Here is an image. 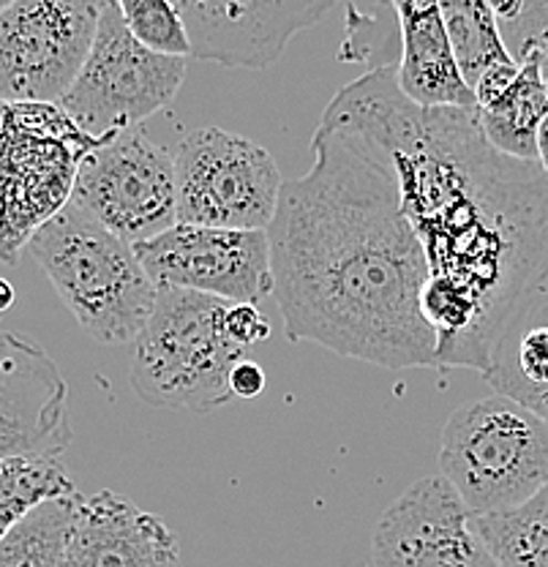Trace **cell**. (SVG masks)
Segmentation results:
<instances>
[{"mask_svg":"<svg viewBox=\"0 0 548 567\" xmlns=\"http://www.w3.org/2000/svg\"><path fill=\"white\" fill-rule=\"evenodd\" d=\"M104 0H14L0 11V102L61 104L91 55Z\"/></svg>","mask_w":548,"mask_h":567,"instance_id":"9c48e42d","label":"cell"},{"mask_svg":"<svg viewBox=\"0 0 548 567\" xmlns=\"http://www.w3.org/2000/svg\"><path fill=\"white\" fill-rule=\"evenodd\" d=\"M322 117L358 128L385 153L428 281L475 306L488 371L499 330L548 274L546 169L499 153L475 110L410 102L396 63L341 87Z\"/></svg>","mask_w":548,"mask_h":567,"instance_id":"7a4b0ae2","label":"cell"},{"mask_svg":"<svg viewBox=\"0 0 548 567\" xmlns=\"http://www.w3.org/2000/svg\"><path fill=\"white\" fill-rule=\"evenodd\" d=\"M311 151L314 167L285 181L268 227L287 339L387 371L437 369V333L421 311L428 262L391 162L330 117Z\"/></svg>","mask_w":548,"mask_h":567,"instance_id":"6da1fadb","label":"cell"},{"mask_svg":"<svg viewBox=\"0 0 548 567\" xmlns=\"http://www.w3.org/2000/svg\"><path fill=\"white\" fill-rule=\"evenodd\" d=\"M117 9L123 25L132 31L147 50L162 55L192 58V39H188L183 17L173 0H107Z\"/></svg>","mask_w":548,"mask_h":567,"instance_id":"603a6c76","label":"cell"},{"mask_svg":"<svg viewBox=\"0 0 548 567\" xmlns=\"http://www.w3.org/2000/svg\"><path fill=\"white\" fill-rule=\"evenodd\" d=\"M396 14L402 55L396 71L404 96L417 106L477 110L475 91L464 80L447 35L440 0H387Z\"/></svg>","mask_w":548,"mask_h":567,"instance_id":"2e32d148","label":"cell"},{"mask_svg":"<svg viewBox=\"0 0 548 567\" xmlns=\"http://www.w3.org/2000/svg\"><path fill=\"white\" fill-rule=\"evenodd\" d=\"M72 440L69 385L55 360L0 330V461L61 458Z\"/></svg>","mask_w":548,"mask_h":567,"instance_id":"5bb4252c","label":"cell"},{"mask_svg":"<svg viewBox=\"0 0 548 567\" xmlns=\"http://www.w3.org/2000/svg\"><path fill=\"white\" fill-rule=\"evenodd\" d=\"M11 3H14V0H0V11H3L6 6H11Z\"/></svg>","mask_w":548,"mask_h":567,"instance_id":"1f68e13d","label":"cell"},{"mask_svg":"<svg viewBox=\"0 0 548 567\" xmlns=\"http://www.w3.org/2000/svg\"><path fill=\"white\" fill-rule=\"evenodd\" d=\"M483 380L548 421V274L499 330Z\"/></svg>","mask_w":548,"mask_h":567,"instance_id":"e0dca14e","label":"cell"},{"mask_svg":"<svg viewBox=\"0 0 548 567\" xmlns=\"http://www.w3.org/2000/svg\"><path fill=\"white\" fill-rule=\"evenodd\" d=\"M80 492L55 496L33 507L0 540V567H66L69 535Z\"/></svg>","mask_w":548,"mask_h":567,"instance_id":"d6986e66","label":"cell"},{"mask_svg":"<svg viewBox=\"0 0 548 567\" xmlns=\"http://www.w3.org/2000/svg\"><path fill=\"white\" fill-rule=\"evenodd\" d=\"M533 55L538 58V63H540V74H544L546 91H548V55H544V52H533Z\"/></svg>","mask_w":548,"mask_h":567,"instance_id":"4dcf8cb0","label":"cell"},{"mask_svg":"<svg viewBox=\"0 0 548 567\" xmlns=\"http://www.w3.org/2000/svg\"><path fill=\"white\" fill-rule=\"evenodd\" d=\"M486 3L488 9L494 11V17L499 20V28L516 22L524 11V0H486Z\"/></svg>","mask_w":548,"mask_h":567,"instance_id":"83f0119b","label":"cell"},{"mask_svg":"<svg viewBox=\"0 0 548 567\" xmlns=\"http://www.w3.org/2000/svg\"><path fill=\"white\" fill-rule=\"evenodd\" d=\"M229 385H232L235 399H257L265 385H268V380H265V371L259 369L255 360H240L235 365Z\"/></svg>","mask_w":548,"mask_h":567,"instance_id":"4316f807","label":"cell"},{"mask_svg":"<svg viewBox=\"0 0 548 567\" xmlns=\"http://www.w3.org/2000/svg\"><path fill=\"white\" fill-rule=\"evenodd\" d=\"M188 58L147 50L104 0L91 55L61 106L91 137L107 140L139 126L178 96Z\"/></svg>","mask_w":548,"mask_h":567,"instance_id":"52a82bcc","label":"cell"},{"mask_svg":"<svg viewBox=\"0 0 548 567\" xmlns=\"http://www.w3.org/2000/svg\"><path fill=\"white\" fill-rule=\"evenodd\" d=\"M192 58L224 69H268L298 33L314 28L339 0H173Z\"/></svg>","mask_w":548,"mask_h":567,"instance_id":"4fadbf2b","label":"cell"},{"mask_svg":"<svg viewBox=\"0 0 548 567\" xmlns=\"http://www.w3.org/2000/svg\"><path fill=\"white\" fill-rule=\"evenodd\" d=\"M14 298H17L14 287H11L6 279H0V311L11 309V306H14Z\"/></svg>","mask_w":548,"mask_h":567,"instance_id":"f546056e","label":"cell"},{"mask_svg":"<svg viewBox=\"0 0 548 567\" xmlns=\"http://www.w3.org/2000/svg\"><path fill=\"white\" fill-rule=\"evenodd\" d=\"M518 71H521V63L518 61H510V63H499V66H492L486 71V74L477 80L475 85V99H477V106H486L492 102H497L499 96H503L505 91L516 82Z\"/></svg>","mask_w":548,"mask_h":567,"instance_id":"484cf974","label":"cell"},{"mask_svg":"<svg viewBox=\"0 0 548 567\" xmlns=\"http://www.w3.org/2000/svg\"><path fill=\"white\" fill-rule=\"evenodd\" d=\"M66 567H180V548L164 518L99 492L76 502Z\"/></svg>","mask_w":548,"mask_h":567,"instance_id":"9a60e30c","label":"cell"},{"mask_svg":"<svg viewBox=\"0 0 548 567\" xmlns=\"http://www.w3.org/2000/svg\"><path fill=\"white\" fill-rule=\"evenodd\" d=\"M503 39L518 63L533 52L548 55V0H524L521 17L503 25Z\"/></svg>","mask_w":548,"mask_h":567,"instance_id":"cb8c5ba5","label":"cell"},{"mask_svg":"<svg viewBox=\"0 0 548 567\" xmlns=\"http://www.w3.org/2000/svg\"><path fill=\"white\" fill-rule=\"evenodd\" d=\"M374 567H503L445 477H421L371 535Z\"/></svg>","mask_w":548,"mask_h":567,"instance_id":"7c38bea8","label":"cell"},{"mask_svg":"<svg viewBox=\"0 0 548 567\" xmlns=\"http://www.w3.org/2000/svg\"><path fill=\"white\" fill-rule=\"evenodd\" d=\"M158 287L192 289L229 303H259L273 295V259L265 229L175 224L134 246Z\"/></svg>","mask_w":548,"mask_h":567,"instance_id":"8fae6325","label":"cell"},{"mask_svg":"<svg viewBox=\"0 0 548 567\" xmlns=\"http://www.w3.org/2000/svg\"><path fill=\"white\" fill-rule=\"evenodd\" d=\"M440 9L458 69L473 91L488 69L516 61L505 44L499 20L488 9L486 0H440Z\"/></svg>","mask_w":548,"mask_h":567,"instance_id":"44dd1931","label":"cell"},{"mask_svg":"<svg viewBox=\"0 0 548 567\" xmlns=\"http://www.w3.org/2000/svg\"><path fill=\"white\" fill-rule=\"evenodd\" d=\"M538 164L546 169V175H548V117L538 132Z\"/></svg>","mask_w":548,"mask_h":567,"instance_id":"f1b7e54d","label":"cell"},{"mask_svg":"<svg viewBox=\"0 0 548 567\" xmlns=\"http://www.w3.org/2000/svg\"><path fill=\"white\" fill-rule=\"evenodd\" d=\"M76 494L61 458L0 461V540L41 502Z\"/></svg>","mask_w":548,"mask_h":567,"instance_id":"7402d4cb","label":"cell"},{"mask_svg":"<svg viewBox=\"0 0 548 567\" xmlns=\"http://www.w3.org/2000/svg\"><path fill=\"white\" fill-rule=\"evenodd\" d=\"M473 527L503 567H548V486L516 511L473 516Z\"/></svg>","mask_w":548,"mask_h":567,"instance_id":"ffe728a7","label":"cell"},{"mask_svg":"<svg viewBox=\"0 0 548 567\" xmlns=\"http://www.w3.org/2000/svg\"><path fill=\"white\" fill-rule=\"evenodd\" d=\"M102 142L61 104L0 102V262L17 265L33 235L72 203L82 162Z\"/></svg>","mask_w":548,"mask_h":567,"instance_id":"8992f818","label":"cell"},{"mask_svg":"<svg viewBox=\"0 0 548 567\" xmlns=\"http://www.w3.org/2000/svg\"><path fill=\"white\" fill-rule=\"evenodd\" d=\"M224 324H227V333L232 336V341H238L246 350L270 336V322L259 315L255 303H229Z\"/></svg>","mask_w":548,"mask_h":567,"instance_id":"d4e9b609","label":"cell"},{"mask_svg":"<svg viewBox=\"0 0 548 567\" xmlns=\"http://www.w3.org/2000/svg\"><path fill=\"white\" fill-rule=\"evenodd\" d=\"M475 112L483 134L499 153L538 162V132L548 117V91L538 58L529 55L521 61V71L508 91Z\"/></svg>","mask_w":548,"mask_h":567,"instance_id":"ac0fdd59","label":"cell"},{"mask_svg":"<svg viewBox=\"0 0 548 567\" xmlns=\"http://www.w3.org/2000/svg\"><path fill=\"white\" fill-rule=\"evenodd\" d=\"M229 300L158 287L156 306L132 352V390L162 410L210 412L235 399L232 371L246 347L224 324Z\"/></svg>","mask_w":548,"mask_h":567,"instance_id":"277c9868","label":"cell"},{"mask_svg":"<svg viewBox=\"0 0 548 567\" xmlns=\"http://www.w3.org/2000/svg\"><path fill=\"white\" fill-rule=\"evenodd\" d=\"M440 470L473 516L516 511L548 486V421L503 393L456 406Z\"/></svg>","mask_w":548,"mask_h":567,"instance_id":"5b68a950","label":"cell"},{"mask_svg":"<svg viewBox=\"0 0 548 567\" xmlns=\"http://www.w3.org/2000/svg\"><path fill=\"white\" fill-rule=\"evenodd\" d=\"M178 221L219 229H265L281 203L276 158L224 128H197L175 151Z\"/></svg>","mask_w":548,"mask_h":567,"instance_id":"ba28073f","label":"cell"},{"mask_svg":"<svg viewBox=\"0 0 548 567\" xmlns=\"http://www.w3.org/2000/svg\"><path fill=\"white\" fill-rule=\"evenodd\" d=\"M31 257L85 333L102 344H134L158 298L134 244L69 203L33 235Z\"/></svg>","mask_w":548,"mask_h":567,"instance_id":"3957f363","label":"cell"},{"mask_svg":"<svg viewBox=\"0 0 548 567\" xmlns=\"http://www.w3.org/2000/svg\"><path fill=\"white\" fill-rule=\"evenodd\" d=\"M72 203L128 244L156 238L178 224L175 153L126 128L82 162Z\"/></svg>","mask_w":548,"mask_h":567,"instance_id":"30bf717a","label":"cell"}]
</instances>
